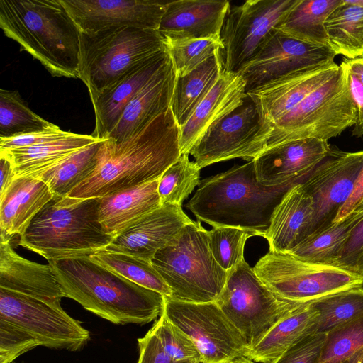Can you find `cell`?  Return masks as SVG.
I'll list each match as a JSON object with an SVG mask.
<instances>
[{"label":"cell","mask_w":363,"mask_h":363,"mask_svg":"<svg viewBox=\"0 0 363 363\" xmlns=\"http://www.w3.org/2000/svg\"><path fill=\"white\" fill-rule=\"evenodd\" d=\"M350 94L356 108V122L352 135L357 138L363 137V84L358 77L350 72L345 61Z\"/></svg>","instance_id":"49"},{"label":"cell","mask_w":363,"mask_h":363,"mask_svg":"<svg viewBox=\"0 0 363 363\" xmlns=\"http://www.w3.org/2000/svg\"><path fill=\"white\" fill-rule=\"evenodd\" d=\"M340 69L330 63L304 69L248 91L262 121L272 126Z\"/></svg>","instance_id":"19"},{"label":"cell","mask_w":363,"mask_h":363,"mask_svg":"<svg viewBox=\"0 0 363 363\" xmlns=\"http://www.w3.org/2000/svg\"><path fill=\"white\" fill-rule=\"evenodd\" d=\"M164 298L163 312L194 341L202 363L247 356L245 339L216 302L190 303Z\"/></svg>","instance_id":"14"},{"label":"cell","mask_w":363,"mask_h":363,"mask_svg":"<svg viewBox=\"0 0 363 363\" xmlns=\"http://www.w3.org/2000/svg\"><path fill=\"white\" fill-rule=\"evenodd\" d=\"M340 363H363V347L356 350Z\"/></svg>","instance_id":"53"},{"label":"cell","mask_w":363,"mask_h":363,"mask_svg":"<svg viewBox=\"0 0 363 363\" xmlns=\"http://www.w3.org/2000/svg\"><path fill=\"white\" fill-rule=\"evenodd\" d=\"M151 263L170 288L169 298L190 303L215 302L229 272L215 260L199 220L184 225Z\"/></svg>","instance_id":"6"},{"label":"cell","mask_w":363,"mask_h":363,"mask_svg":"<svg viewBox=\"0 0 363 363\" xmlns=\"http://www.w3.org/2000/svg\"><path fill=\"white\" fill-rule=\"evenodd\" d=\"M38 346L30 334L0 319V363H12L21 354Z\"/></svg>","instance_id":"44"},{"label":"cell","mask_w":363,"mask_h":363,"mask_svg":"<svg viewBox=\"0 0 363 363\" xmlns=\"http://www.w3.org/2000/svg\"><path fill=\"white\" fill-rule=\"evenodd\" d=\"M166 353L180 362L202 363V356L194 341L173 324L164 312L152 327Z\"/></svg>","instance_id":"43"},{"label":"cell","mask_w":363,"mask_h":363,"mask_svg":"<svg viewBox=\"0 0 363 363\" xmlns=\"http://www.w3.org/2000/svg\"><path fill=\"white\" fill-rule=\"evenodd\" d=\"M60 301L0 288V319L30 334L39 346L78 351L90 340V333L65 311Z\"/></svg>","instance_id":"12"},{"label":"cell","mask_w":363,"mask_h":363,"mask_svg":"<svg viewBox=\"0 0 363 363\" xmlns=\"http://www.w3.org/2000/svg\"><path fill=\"white\" fill-rule=\"evenodd\" d=\"M363 200V168L361 170L353 188V190L337 214L333 223H338L350 213H352L359 206Z\"/></svg>","instance_id":"50"},{"label":"cell","mask_w":363,"mask_h":363,"mask_svg":"<svg viewBox=\"0 0 363 363\" xmlns=\"http://www.w3.org/2000/svg\"><path fill=\"white\" fill-rule=\"evenodd\" d=\"M253 269L277 296L297 302H311L342 290L363 286L362 274L333 265L306 262L289 253L269 250Z\"/></svg>","instance_id":"10"},{"label":"cell","mask_w":363,"mask_h":363,"mask_svg":"<svg viewBox=\"0 0 363 363\" xmlns=\"http://www.w3.org/2000/svg\"><path fill=\"white\" fill-rule=\"evenodd\" d=\"M209 247L217 263L229 272L244 259V248L253 233L236 228L213 227L208 230Z\"/></svg>","instance_id":"42"},{"label":"cell","mask_w":363,"mask_h":363,"mask_svg":"<svg viewBox=\"0 0 363 363\" xmlns=\"http://www.w3.org/2000/svg\"><path fill=\"white\" fill-rule=\"evenodd\" d=\"M329 46L336 55L348 60L363 57V8L342 3L325 23Z\"/></svg>","instance_id":"35"},{"label":"cell","mask_w":363,"mask_h":363,"mask_svg":"<svg viewBox=\"0 0 363 363\" xmlns=\"http://www.w3.org/2000/svg\"><path fill=\"white\" fill-rule=\"evenodd\" d=\"M215 302L241 333L249 352L281 320L303 303L274 294L245 259L229 271Z\"/></svg>","instance_id":"9"},{"label":"cell","mask_w":363,"mask_h":363,"mask_svg":"<svg viewBox=\"0 0 363 363\" xmlns=\"http://www.w3.org/2000/svg\"><path fill=\"white\" fill-rule=\"evenodd\" d=\"M12 363H15V362H12Z\"/></svg>","instance_id":"57"},{"label":"cell","mask_w":363,"mask_h":363,"mask_svg":"<svg viewBox=\"0 0 363 363\" xmlns=\"http://www.w3.org/2000/svg\"><path fill=\"white\" fill-rule=\"evenodd\" d=\"M104 140L86 146L32 177L44 182L53 198L65 197L96 169Z\"/></svg>","instance_id":"33"},{"label":"cell","mask_w":363,"mask_h":363,"mask_svg":"<svg viewBox=\"0 0 363 363\" xmlns=\"http://www.w3.org/2000/svg\"><path fill=\"white\" fill-rule=\"evenodd\" d=\"M163 49L164 38L157 30L127 26L81 32L78 78L91 99Z\"/></svg>","instance_id":"7"},{"label":"cell","mask_w":363,"mask_h":363,"mask_svg":"<svg viewBox=\"0 0 363 363\" xmlns=\"http://www.w3.org/2000/svg\"><path fill=\"white\" fill-rule=\"evenodd\" d=\"M216 363H255L253 360L250 359L247 357L242 356L239 357H235L233 359L216 362Z\"/></svg>","instance_id":"54"},{"label":"cell","mask_w":363,"mask_h":363,"mask_svg":"<svg viewBox=\"0 0 363 363\" xmlns=\"http://www.w3.org/2000/svg\"><path fill=\"white\" fill-rule=\"evenodd\" d=\"M342 1L300 0L277 30L304 43L330 48L325 23Z\"/></svg>","instance_id":"32"},{"label":"cell","mask_w":363,"mask_h":363,"mask_svg":"<svg viewBox=\"0 0 363 363\" xmlns=\"http://www.w3.org/2000/svg\"><path fill=\"white\" fill-rule=\"evenodd\" d=\"M138 363H194L177 361L169 357L152 328L143 337L138 339Z\"/></svg>","instance_id":"47"},{"label":"cell","mask_w":363,"mask_h":363,"mask_svg":"<svg viewBox=\"0 0 363 363\" xmlns=\"http://www.w3.org/2000/svg\"><path fill=\"white\" fill-rule=\"evenodd\" d=\"M363 218V210H355L342 220L306 237L289 253L306 262L332 265L345 241Z\"/></svg>","instance_id":"34"},{"label":"cell","mask_w":363,"mask_h":363,"mask_svg":"<svg viewBox=\"0 0 363 363\" xmlns=\"http://www.w3.org/2000/svg\"><path fill=\"white\" fill-rule=\"evenodd\" d=\"M93 262L141 286L171 296V289L151 261L125 253L101 250L89 257Z\"/></svg>","instance_id":"36"},{"label":"cell","mask_w":363,"mask_h":363,"mask_svg":"<svg viewBox=\"0 0 363 363\" xmlns=\"http://www.w3.org/2000/svg\"><path fill=\"white\" fill-rule=\"evenodd\" d=\"M223 71L222 50L186 75L177 79L170 108L181 128L211 91Z\"/></svg>","instance_id":"31"},{"label":"cell","mask_w":363,"mask_h":363,"mask_svg":"<svg viewBox=\"0 0 363 363\" xmlns=\"http://www.w3.org/2000/svg\"><path fill=\"white\" fill-rule=\"evenodd\" d=\"M335 56L328 47L304 43L276 30L258 55L238 73L247 93L294 72L334 63Z\"/></svg>","instance_id":"16"},{"label":"cell","mask_w":363,"mask_h":363,"mask_svg":"<svg viewBox=\"0 0 363 363\" xmlns=\"http://www.w3.org/2000/svg\"><path fill=\"white\" fill-rule=\"evenodd\" d=\"M313 202L301 184L291 187L274 208L269 227L263 235L269 251L289 253L308 235Z\"/></svg>","instance_id":"26"},{"label":"cell","mask_w":363,"mask_h":363,"mask_svg":"<svg viewBox=\"0 0 363 363\" xmlns=\"http://www.w3.org/2000/svg\"><path fill=\"white\" fill-rule=\"evenodd\" d=\"M99 198H53L35 216L18 244L48 262L89 257L114 239L99 220Z\"/></svg>","instance_id":"5"},{"label":"cell","mask_w":363,"mask_h":363,"mask_svg":"<svg viewBox=\"0 0 363 363\" xmlns=\"http://www.w3.org/2000/svg\"><path fill=\"white\" fill-rule=\"evenodd\" d=\"M332 265L363 275V218L352 230Z\"/></svg>","instance_id":"45"},{"label":"cell","mask_w":363,"mask_h":363,"mask_svg":"<svg viewBox=\"0 0 363 363\" xmlns=\"http://www.w3.org/2000/svg\"><path fill=\"white\" fill-rule=\"evenodd\" d=\"M0 27L52 76L78 78L81 31L60 0H0Z\"/></svg>","instance_id":"3"},{"label":"cell","mask_w":363,"mask_h":363,"mask_svg":"<svg viewBox=\"0 0 363 363\" xmlns=\"http://www.w3.org/2000/svg\"><path fill=\"white\" fill-rule=\"evenodd\" d=\"M363 347V314L326 333L320 363H340Z\"/></svg>","instance_id":"41"},{"label":"cell","mask_w":363,"mask_h":363,"mask_svg":"<svg viewBox=\"0 0 363 363\" xmlns=\"http://www.w3.org/2000/svg\"><path fill=\"white\" fill-rule=\"evenodd\" d=\"M69 131L55 127L39 132L22 134L11 138H0V151L29 147L67 135Z\"/></svg>","instance_id":"48"},{"label":"cell","mask_w":363,"mask_h":363,"mask_svg":"<svg viewBox=\"0 0 363 363\" xmlns=\"http://www.w3.org/2000/svg\"><path fill=\"white\" fill-rule=\"evenodd\" d=\"M10 241L0 238V288L45 301L65 298L50 264L22 257Z\"/></svg>","instance_id":"27"},{"label":"cell","mask_w":363,"mask_h":363,"mask_svg":"<svg viewBox=\"0 0 363 363\" xmlns=\"http://www.w3.org/2000/svg\"><path fill=\"white\" fill-rule=\"evenodd\" d=\"M347 1L351 4L363 8V0H347Z\"/></svg>","instance_id":"55"},{"label":"cell","mask_w":363,"mask_h":363,"mask_svg":"<svg viewBox=\"0 0 363 363\" xmlns=\"http://www.w3.org/2000/svg\"><path fill=\"white\" fill-rule=\"evenodd\" d=\"M171 60L167 50H161L91 99L95 115V128L91 135L98 140H106L130 100Z\"/></svg>","instance_id":"21"},{"label":"cell","mask_w":363,"mask_h":363,"mask_svg":"<svg viewBox=\"0 0 363 363\" xmlns=\"http://www.w3.org/2000/svg\"><path fill=\"white\" fill-rule=\"evenodd\" d=\"M347 67L354 75H356L363 84V57L353 60H343Z\"/></svg>","instance_id":"52"},{"label":"cell","mask_w":363,"mask_h":363,"mask_svg":"<svg viewBox=\"0 0 363 363\" xmlns=\"http://www.w3.org/2000/svg\"><path fill=\"white\" fill-rule=\"evenodd\" d=\"M91 135L69 132L60 138L40 144L0 151L11 163L15 177H33L73 152L97 142Z\"/></svg>","instance_id":"30"},{"label":"cell","mask_w":363,"mask_h":363,"mask_svg":"<svg viewBox=\"0 0 363 363\" xmlns=\"http://www.w3.org/2000/svg\"><path fill=\"white\" fill-rule=\"evenodd\" d=\"M82 33L137 27L158 30L167 2L152 0H60Z\"/></svg>","instance_id":"17"},{"label":"cell","mask_w":363,"mask_h":363,"mask_svg":"<svg viewBox=\"0 0 363 363\" xmlns=\"http://www.w3.org/2000/svg\"><path fill=\"white\" fill-rule=\"evenodd\" d=\"M192 221L182 206L162 204L116 237L105 250L151 261L159 250Z\"/></svg>","instance_id":"20"},{"label":"cell","mask_w":363,"mask_h":363,"mask_svg":"<svg viewBox=\"0 0 363 363\" xmlns=\"http://www.w3.org/2000/svg\"><path fill=\"white\" fill-rule=\"evenodd\" d=\"M271 133L247 95L241 106L206 130L189 155L201 169L234 158L252 161L267 150Z\"/></svg>","instance_id":"13"},{"label":"cell","mask_w":363,"mask_h":363,"mask_svg":"<svg viewBox=\"0 0 363 363\" xmlns=\"http://www.w3.org/2000/svg\"><path fill=\"white\" fill-rule=\"evenodd\" d=\"M356 117L346 67L342 62L335 75L272 126L267 150L305 138L328 141L354 125Z\"/></svg>","instance_id":"8"},{"label":"cell","mask_w":363,"mask_h":363,"mask_svg":"<svg viewBox=\"0 0 363 363\" xmlns=\"http://www.w3.org/2000/svg\"><path fill=\"white\" fill-rule=\"evenodd\" d=\"M326 333H313L289 347L275 363H320Z\"/></svg>","instance_id":"46"},{"label":"cell","mask_w":363,"mask_h":363,"mask_svg":"<svg viewBox=\"0 0 363 363\" xmlns=\"http://www.w3.org/2000/svg\"><path fill=\"white\" fill-rule=\"evenodd\" d=\"M179 134L169 108L122 141L104 140L96 169L68 196L101 198L160 179L181 155Z\"/></svg>","instance_id":"1"},{"label":"cell","mask_w":363,"mask_h":363,"mask_svg":"<svg viewBox=\"0 0 363 363\" xmlns=\"http://www.w3.org/2000/svg\"><path fill=\"white\" fill-rule=\"evenodd\" d=\"M362 168L363 151L345 152L331 148L301 183L313 202L308 235L333 223L350 197Z\"/></svg>","instance_id":"15"},{"label":"cell","mask_w":363,"mask_h":363,"mask_svg":"<svg viewBox=\"0 0 363 363\" xmlns=\"http://www.w3.org/2000/svg\"><path fill=\"white\" fill-rule=\"evenodd\" d=\"M292 186L270 187L257 180L254 160L201 180L186 204L199 221L263 237L274 208Z\"/></svg>","instance_id":"4"},{"label":"cell","mask_w":363,"mask_h":363,"mask_svg":"<svg viewBox=\"0 0 363 363\" xmlns=\"http://www.w3.org/2000/svg\"><path fill=\"white\" fill-rule=\"evenodd\" d=\"M230 8L227 0L169 1L158 31L164 38L220 39Z\"/></svg>","instance_id":"22"},{"label":"cell","mask_w":363,"mask_h":363,"mask_svg":"<svg viewBox=\"0 0 363 363\" xmlns=\"http://www.w3.org/2000/svg\"><path fill=\"white\" fill-rule=\"evenodd\" d=\"M55 126L34 113L18 91L0 89V138L43 131Z\"/></svg>","instance_id":"37"},{"label":"cell","mask_w":363,"mask_h":363,"mask_svg":"<svg viewBox=\"0 0 363 363\" xmlns=\"http://www.w3.org/2000/svg\"><path fill=\"white\" fill-rule=\"evenodd\" d=\"M64 297L117 325L146 324L162 313L164 296L141 286L89 257L48 261Z\"/></svg>","instance_id":"2"},{"label":"cell","mask_w":363,"mask_h":363,"mask_svg":"<svg viewBox=\"0 0 363 363\" xmlns=\"http://www.w3.org/2000/svg\"><path fill=\"white\" fill-rule=\"evenodd\" d=\"M48 186L32 177H18L0 194V238L22 235L39 211L53 199Z\"/></svg>","instance_id":"25"},{"label":"cell","mask_w":363,"mask_h":363,"mask_svg":"<svg viewBox=\"0 0 363 363\" xmlns=\"http://www.w3.org/2000/svg\"><path fill=\"white\" fill-rule=\"evenodd\" d=\"M328 141L305 138L269 148L254 160L257 180L270 187L302 183L328 155Z\"/></svg>","instance_id":"18"},{"label":"cell","mask_w":363,"mask_h":363,"mask_svg":"<svg viewBox=\"0 0 363 363\" xmlns=\"http://www.w3.org/2000/svg\"><path fill=\"white\" fill-rule=\"evenodd\" d=\"M164 43L172 59L178 77L190 73L223 49L221 38H164Z\"/></svg>","instance_id":"40"},{"label":"cell","mask_w":363,"mask_h":363,"mask_svg":"<svg viewBox=\"0 0 363 363\" xmlns=\"http://www.w3.org/2000/svg\"><path fill=\"white\" fill-rule=\"evenodd\" d=\"M318 318L312 301L303 303L281 320L247 357L255 362L275 363L289 347L315 333Z\"/></svg>","instance_id":"29"},{"label":"cell","mask_w":363,"mask_h":363,"mask_svg":"<svg viewBox=\"0 0 363 363\" xmlns=\"http://www.w3.org/2000/svg\"><path fill=\"white\" fill-rule=\"evenodd\" d=\"M300 0H248L230 7L220 38L223 70L238 72L260 52Z\"/></svg>","instance_id":"11"},{"label":"cell","mask_w":363,"mask_h":363,"mask_svg":"<svg viewBox=\"0 0 363 363\" xmlns=\"http://www.w3.org/2000/svg\"><path fill=\"white\" fill-rule=\"evenodd\" d=\"M158 183L159 179L99 198V220L103 230L115 238L160 207Z\"/></svg>","instance_id":"28"},{"label":"cell","mask_w":363,"mask_h":363,"mask_svg":"<svg viewBox=\"0 0 363 363\" xmlns=\"http://www.w3.org/2000/svg\"><path fill=\"white\" fill-rule=\"evenodd\" d=\"M201 169L194 161H190L189 154H181L160 177L157 191L162 204L182 206L200 180Z\"/></svg>","instance_id":"39"},{"label":"cell","mask_w":363,"mask_h":363,"mask_svg":"<svg viewBox=\"0 0 363 363\" xmlns=\"http://www.w3.org/2000/svg\"><path fill=\"white\" fill-rule=\"evenodd\" d=\"M1 189L2 193L13 179L14 174L11 162L4 156L0 155Z\"/></svg>","instance_id":"51"},{"label":"cell","mask_w":363,"mask_h":363,"mask_svg":"<svg viewBox=\"0 0 363 363\" xmlns=\"http://www.w3.org/2000/svg\"><path fill=\"white\" fill-rule=\"evenodd\" d=\"M319 312L315 333L334 328L363 314V286L342 290L312 301Z\"/></svg>","instance_id":"38"},{"label":"cell","mask_w":363,"mask_h":363,"mask_svg":"<svg viewBox=\"0 0 363 363\" xmlns=\"http://www.w3.org/2000/svg\"><path fill=\"white\" fill-rule=\"evenodd\" d=\"M356 210H363V200L362 201L359 206L356 208Z\"/></svg>","instance_id":"56"},{"label":"cell","mask_w":363,"mask_h":363,"mask_svg":"<svg viewBox=\"0 0 363 363\" xmlns=\"http://www.w3.org/2000/svg\"><path fill=\"white\" fill-rule=\"evenodd\" d=\"M245 82L238 72L223 71L220 77L180 128L181 154L189 151L215 122L241 106L247 96Z\"/></svg>","instance_id":"23"},{"label":"cell","mask_w":363,"mask_h":363,"mask_svg":"<svg viewBox=\"0 0 363 363\" xmlns=\"http://www.w3.org/2000/svg\"><path fill=\"white\" fill-rule=\"evenodd\" d=\"M177 79L172 59L130 100L107 138L122 141L169 109Z\"/></svg>","instance_id":"24"}]
</instances>
